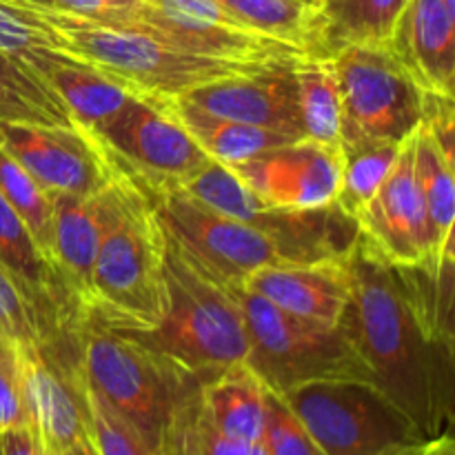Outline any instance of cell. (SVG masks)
Returning <instances> with one entry per match:
<instances>
[{"label":"cell","mask_w":455,"mask_h":455,"mask_svg":"<svg viewBox=\"0 0 455 455\" xmlns=\"http://www.w3.org/2000/svg\"><path fill=\"white\" fill-rule=\"evenodd\" d=\"M351 300L345 314L373 385L431 440L453 422V265L429 275L398 269L358 238L349 249Z\"/></svg>","instance_id":"cell-1"},{"label":"cell","mask_w":455,"mask_h":455,"mask_svg":"<svg viewBox=\"0 0 455 455\" xmlns=\"http://www.w3.org/2000/svg\"><path fill=\"white\" fill-rule=\"evenodd\" d=\"M74 351L80 376L133 427L154 455H163L182 407L203 380L182 371L145 342L80 318L69 342L58 351Z\"/></svg>","instance_id":"cell-2"},{"label":"cell","mask_w":455,"mask_h":455,"mask_svg":"<svg viewBox=\"0 0 455 455\" xmlns=\"http://www.w3.org/2000/svg\"><path fill=\"white\" fill-rule=\"evenodd\" d=\"M164 284L167 305L160 323L149 331L127 336L145 342L203 382L247 360V324L238 302V287H227L213 278L167 234Z\"/></svg>","instance_id":"cell-3"},{"label":"cell","mask_w":455,"mask_h":455,"mask_svg":"<svg viewBox=\"0 0 455 455\" xmlns=\"http://www.w3.org/2000/svg\"><path fill=\"white\" fill-rule=\"evenodd\" d=\"M36 13L56 31L67 52L132 92L156 100H172L204 84L271 67L196 56L132 27L102 25L47 4L36 7Z\"/></svg>","instance_id":"cell-4"},{"label":"cell","mask_w":455,"mask_h":455,"mask_svg":"<svg viewBox=\"0 0 455 455\" xmlns=\"http://www.w3.org/2000/svg\"><path fill=\"white\" fill-rule=\"evenodd\" d=\"M164 305V231L149 196L136 185L98 247L83 318L116 331H149Z\"/></svg>","instance_id":"cell-5"},{"label":"cell","mask_w":455,"mask_h":455,"mask_svg":"<svg viewBox=\"0 0 455 455\" xmlns=\"http://www.w3.org/2000/svg\"><path fill=\"white\" fill-rule=\"evenodd\" d=\"M238 302L249 340L244 363L274 394L284 395L324 380L373 382L371 369L345 320L320 324L298 318L244 287H238Z\"/></svg>","instance_id":"cell-6"},{"label":"cell","mask_w":455,"mask_h":455,"mask_svg":"<svg viewBox=\"0 0 455 455\" xmlns=\"http://www.w3.org/2000/svg\"><path fill=\"white\" fill-rule=\"evenodd\" d=\"M283 400L324 455H398L427 443L373 382H311Z\"/></svg>","instance_id":"cell-7"},{"label":"cell","mask_w":455,"mask_h":455,"mask_svg":"<svg viewBox=\"0 0 455 455\" xmlns=\"http://www.w3.org/2000/svg\"><path fill=\"white\" fill-rule=\"evenodd\" d=\"M340 87L342 142H404L420 124L422 93L389 43L347 44L329 56Z\"/></svg>","instance_id":"cell-8"},{"label":"cell","mask_w":455,"mask_h":455,"mask_svg":"<svg viewBox=\"0 0 455 455\" xmlns=\"http://www.w3.org/2000/svg\"><path fill=\"white\" fill-rule=\"evenodd\" d=\"M142 191L149 196L164 234L227 287H243L262 267L305 262L283 240L247 222L220 216L180 191Z\"/></svg>","instance_id":"cell-9"},{"label":"cell","mask_w":455,"mask_h":455,"mask_svg":"<svg viewBox=\"0 0 455 455\" xmlns=\"http://www.w3.org/2000/svg\"><path fill=\"white\" fill-rule=\"evenodd\" d=\"M92 136L120 173L149 191L176 189L209 160L167 102L156 98L136 96Z\"/></svg>","instance_id":"cell-10"},{"label":"cell","mask_w":455,"mask_h":455,"mask_svg":"<svg viewBox=\"0 0 455 455\" xmlns=\"http://www.w3.org/2000/svg\"><path fill=\"white\" fill-rule=\"evenodd\" d=\"M355 238L391 267L438 275L431 267L429 229L416 172V132L403 142L389 176L355 220Z\"/></svg>","instance_id":"cell-11"},{"label":"cell","mask_w":455,"mask_h":455,"mask_svg":"<svg viewBox=\"0 0 455 455\" xmlns=\"http://www.w3.org/2000/svg\"><path fill=\"white\" fill-rule=\"evenodd\" d=\"M0 147L49 196H89L116 178L100 142L80 127L0 123Z\"/></svg>","instance_id":"cell-12"},{"label":"cell","mask_w":455,"mask_h":455,"mask_svg":"<svg viewBox=\"0 0 455 455\" xmlns=\"http://www.w3.org/2000/svg\"><path fill=\"white\" fill-rule=\"evenodd\" d=\"M340 164V147L300 138L227 167L275 212L309 213L333 207Z\"/></svg>","instance_id":"cell-13"},{"label":"cell","mask_w":455,"mask_h":455,"mask_svg":"<svg viewBox=\"0 0 455 455\" xmlns=\"http://www.w3.org/2000/svg\"><path fill=\"white\" fill-rule=\"evenodd\" d=\"M0 267L38 323L47 351L67 345L83 311L58 267L0 196Z\"/></svg>","instance_id":"cell-14"},{"label":"cell","mask_w":455,"mask_h":455,"mask_svg":"<svg viewBox=\"0 0 455 455\" xmlns=\"http://www.w3.org/2000/svg\"><path fill=\"white\" fill-rule=\"evenodd\" d=\"M27 425L44 451H92L83 400L65 360L40 345H18Z\"/></svg>","instance_id":"cell-15"},{"label":"cell","mask_w":455,"mask_h":455,"mask_svg":"<svg viewBox=\"0 0 455 455\" xmlns=\"http://www.w3.org/2000/svg\"><path fill=\"white\" fill-rule=\"evenodd\" d=\"M133 182L116 169V178L89 196H52L53 262L84 314L92 291V269L98 247L111 222L120 216Z\"/></svg>","instance_id":"cell-16"},{"label":"cell","mask_w":455,"mask_h":455,"mask_svg":"<svg viewBox=\"0 0 455 455\" xmlns=\"http://www.w3.org/2000/svg\"><path fill=\"white\" fill-rule=\"evenodd\" d=\"M291 65L293 62L271 65L249 74L231 76L178 98L216 118L256 124L300 140L305 138V132Z\"/></svg>","instance_id":"cell-17"},{"label":"cell","mask_w":455,"mask_h":455,"mask_svg":"<svg viewBox=\"0 0 455 455\" xmlns=\"http://www.w3.org/2000/svg\"><path fill=\"white\" fill-rule=\"evenodd\" d=\"M243 287L298 318L340 324L351 300L349 251L262 267Z\"/></svg>","instance_id":"cell-18"},{"label":"cell","mask_w":455,"mask_h":455,"mask_svg":"<svg viewBox=\"0 0 455 455\" xmlns=\"http://www.w3.org/2000/svg\"><path fill=\"white\" fill-rule=\"evenodd\" d=\"M389 47L425 92L451 93L455 84V13L443 0H409Z\"/></svg>","instance_id":"cell-19"},{"label":"cell","mask_w":455,"mask_h":455,"mask_svg":"<svg viewBox=\"0 0 455 455\" xmlns=\"http://www.w3.org/2000/svg\"><path fill=\"white\" fill-rule=\"evenodd\" d=\"M267 389L247 363L231 364L200 385V407L218 434L265 443Z\"/></svg>","instance_id":"cell-20"},{"label":"cell","mask_w":455,"mask_h":455,"mask_svg":"<svg viewBox=\"0 0 455 455\" xmlns=\"http://www.w3.org/2000/svg\"><path fill=\"white\" fill-rule=\"evenodd\" d=\"M409 0H318L311 13L307 53L333 56L347 44L389 43Z\"/></svg>","instance_id":"cell-21"},{"label":"cell","mask_w":455,"mask_h":455,"mask_svg":"<svg viewBox=\"0 0 455 455\" xmlns=\"http://www.w3.org/2000/svg\"><path fill=\"white\" fill-rule=\"evenodd\" d=\"M416 172L429 229L431 267L438 274L444 262L453 260L455 225V164L449 163L435 142L416 129Z\"/></svg>","instance_id":"cell-22"},{"label":"cell","mask_w":455,"mask_h":455,"mask_svg":"<svg viewBox=\"0 0 455 455\" xmlns=\"http://www.w3.org/2000/svg\"><path fill=\"white\" fill-rule=\"evenodd\" d=\"M44 80L65 102L74 123L89 133L102 127L107 120L120 114L133 98L140 96L124 84L111 80L109 76L93 69L87 62L56 65L49 69Z\"/></svg>","instance_id":"cell-23"},{"label":"cell","mask_w":455,"mask_h":455,"mask_svg":"<svg viewBox=\"0 0 455 455\" xmlns=\"http://www.w3.org/2000/svg\"><path fill=\"white\" fill-rule=\"evenodd\" d=\"M164 102L178 116V120L185 124V129L198 142L200 149L216 163L238 164L249 158H256L262 151L296 140V138L265 127H256V124L216 118V116H209L196 107L187 105L180 98H172V100Z\"/></svg>","instance_id":"cell-24"},{"label":"cell","mask_w":455,"mask_h":455,"mask_svg":"<svg viewBox=\"0 0 455 455\" xmlns=\"http://www.w3.org/2000/svg\"><path fill=\"white\" fill-rule=\"evenodd\" d=\"M291 71L305 138L318 145L340 147L342 105L333 60L329 56L305 53L293 60Z\"/></svg>","instance_id":"cell-25"},{"label":"cell","mask_w":455,"mask_h":455,"mask_svg":"<svg viewBox=\"0 0 455 455\" xmlns=\"http://www.w3.org/2000/svg\"><path fill=\"white\" fill-rule=\"evenodd\" d=\"M0 123L78 127L52 84L31 67L0 52Z\"/></svg>","instance_id":"cell-26"},{"label":"cell","mask_w":455,"mask_h":455,"mask_svg":"<svg viewBox=\"0 0 455 455\" xmlns=\"http://www.w3.org/2000/svg\"><path fill=\"white\" fill-rule=\"evenodd\" d=\"M403 142L358 140L340 145V187L333 207L355 225L363 209L389 176Z\"/></svg>","instance_id":"cell-27"},{"label":"cell","mask_w":455,"mask_h":455,"mask_svg":"<svg viewBox=\"0 0 455 455\" xmlns=\"http://www.w3.org/2000/svg\"><path fill=\"white\" fill-rule=\"evenodd\" d=\"M0 52L25 62L38 76L65 62H83L67 52L56 31L36 13V7H20L0 0Z\"/></svg>","instance_id":"cell-28"},{"label":"cell","mask_w":455,"mask_h":455,"mask_svg":"<svg viewBox=\"0 0 455 455\" xmlns=\"http://www.w3.org/2000/svg\"><path fill=\"white\" fill-rule=\"evenodd\" d=\"M0 196L29 229L38 247L53 262V203L52 196L0 147ZM56 265V262H53Z\"/></svg>","instance_id":"cell-29"},{"label":"cell","mask_w":455,"mask_h":455,"mask_svg":"<svg viewBox=\"0 0 455 455\" xmlns=\"http://www.w3.org/2000/svg\"><path fill=\"white\" fill-rule=\"evenodd\" d=\"M67 364L74 376L76 389L83 400L84 416H87L89 443L93 455H154L151 449L142 443L140 435L133 431L124 418H120L92 387L87 385L80 371L76 369L74 360L67 358Z\"/></svg>","instance_id":"cell-30"},{"label":"cell","mask_w":455,"mask_h":455,"mask_svg":"<svg viewBox=\"0 0 455 455\" xmlns=\"http://www.w3.org/2000/svg\"><path fill=\"white\" fill-rule=\"evenodd\" d=\"M249 29L300 44L307 52L314 4L300 0H218Z\"/></svg>","instance_id":"cell-31"},{"label":"cell","mask_w":455,"mask_h":455,"mask_svg":"<svg viewBox=\"0 0 455 455\" xmlns=\"http://www.w3.org/2000/svg\"><path fill=\"white\" fill-rule=\"evenodd\" d=\"M265 447L269 455H324L283 395L267 394Z\"/></svg>","instance_id":"cell-32"},{"label":"cell","mask_w":455,"mask_h":455,"mask_svg":"<svg viewBox=\"0 0 455 455\" xmlns=\"http://www.w3.org/2000/svg\"><path fill=\"white\" fill-rule=\"evenodd\" d=\"M0 336L16 345L43 347V336H40L34 314L3 271V267H0Z\"/></svg>","instance_id":"cell-33"},{"label":"cell","mask_w":455,"mask_h":455,"mask_svg":"<svg viewBox=\"0 0 455 455\" xmlns=\"http://www.w3.org/2000/svg\"><path fill=\"white\" fill-rule=\"evenodd\" d=\"M27 425L18 345L0 336V434Z\"/></svg>","instance_id":"cell-34"},{"label":"cell","mask_w":455,"mask_h":455,"mask_svg":"<svg viewBox=\"0 0 455 455\" xmlns=\"http://www.w3.org/2000/svg\"><path fill=\"white\" fill-rule=\"evenodd\" d=\"M418 127L435 142L444 158L455 164V96L451 93H422V116Z\"/></svg>","instance_id":"cell-35"},{"label":"cell","mask_w":455,"mask_h":455,"mask_svg":"<svg viewBox=\"0 0 455 455\" xmlns=\"http://www.w3.org/2000/svg\"><path fill=\"white\" fill-rule=\"evenodd\" d=\"M200 413H203V407H200ZM200 444H203V455H269L265 443H244V440L218 434L207 422L204 413L200 416Z\"/></svg>","instance_id":"cell-36"},{"label":"cell","mask_w":455,"mask_h":455,"mask_svg":"<svg viewBox=\"0 0 455 455\" xmlns=\"http://www.w3.org/2000/svg\"><path fill=\"white\" fill-rule=\"evenodd\" d=\"M0 455H40L38 440L29 425L0 434Z\"/></svg>","instance_id":"cell-37"},{"label":"cell","mask_w":455,"mask_h":455,"mask_svg":"<svg viewBox=\"0 0 455 455\" xmlns=\"http://www.w3.org/2000/svg\"><path fill=\"white\" fill-rule=\"evenodd\" d=\"M420 455H455V440L451 431L438 435V438H431L422 444Z\"/></svg>","instance_id":"cell-38"},{"label":"cell","mask_w":455,"mask_h":455,"mask_svg":"<svg viewBox=\"0 0 455 455\" xmlns=\"http://www.w3.org/2000/svg\"><path fill=\"white\" fill-rule=\"evenodd\" d=\"M9 3L20 4V7H43V4H47V7H53L52 0H9Z\"/></svg>","instance_id":"cell-39"},{"label":"cell","mask_w":455,"mask_h":455,"mask_svg":"<svg viewBox=\"0 0 455 455\" xmlns=\"http://www.w3.org/2000/svg\"><path fill=\"white\" fill-rule=\"evenodd\" d=\"M107 3H109L114 9H118V12H124V9L133 7L138 0H107Z\"/></svg>","instance_id":"cell-40"},{"label":"cell","mask_w":455,"mask_h":455,"mask_svg":"<svg viewBox=\"0 0 455 455\" xmlns=\"http://www.w3.org/2000/svg\"><path fill=\"white\" fill-rule=\"evenodd\" d=\"M40 447V444H38ZM40 455H93V451H44V449H40Z\"/></svg>","instance_id":"cell-41"},{"label":"cell","mask_w":455,"mask_h":455,"mask_svg":"<svg viewBox=\"0 0 455 455\" xmlns=\"http://www.w3.org/2000/svg\"><path fill=\"white\" fill-rule=\"evenodd\" d=\"M422 444H425V443H422ZM422 444H418V447H413V449H407V451H403V453H398V455H420Z\"/></svg>","instance_id":"cell-42"},{"label":"cell","mask_w":455,"mask_h":455,"mask_svg":"<svg viewBox=\"0 0 455 455\" xmlns=\"http://www.w3.org/2000/svg\"><path fill=\"white\" fill-rule=\"evenodd\" d=\"M444 4H447V9L449 12H453L455 13V0H443Z\"/></svg>","instance_id":"cell-43"},{"label":"cell","mask_w":455,"mask_h":455,"mask_svg":"<svg viewBox=\"0 0 455 455\" xmlns=\"http://www.w3.org/2000/svg\"><path fill=\"white\" fill-rule=\"evenodd\" d=\"M300 3H307V4H315L318 0H300Z\"/></svg>","instance_id":"cell-44"}]
</instances>
